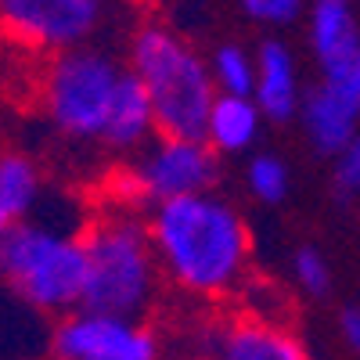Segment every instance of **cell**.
Instances as JSON below:
<instances>
[{"label":"cell","instance_id":"6da1fadb","mask_svg":"<svg viewBox=\"0 0 360 360\" xmlns=\"http://www.w3.org/2000/svg\"><path fill=\"white\" fill-rule=\"evenodd\" d=\"M148 234L162 278L195 299H227L252 266V231L217 188L152 205Z\"/></svg>","mask_w":360,"mask_h":360},{"label":"cell","instance_id":"7a4b0ae2","mask_svg":"<svg viewBox=\"0 0 360 360\" xmlns=\"http://www.w3.org/2000/svg\"><path fill=\"white\" fill-rule=\"evenodd\" d=\"M127 65L148 90L159 134H173V137L205 134L209 108L220 94L213 72H209V58H202L169 25L144 22L130 33Z\"/></svg>","mask_w":360,"mask_h":360},{"label":"cell","instance_id":"3957f363","mask_svg":"<svg viewBox=\"0 0 360 360\" xmlns=\"http://www.w3.org/2000/svg\"><path fill=\"white\" fill-rule=\"evenodd\" d=\"M127 76V58L101 44L51 54L40 76V112L47 127L69 144L101 148Z\"/></svg>","mask_w":360,"mask_h":360},{"label":"cell","instance_id":"277c9868","mask_svg":"<svg viewBox=\"0 0 360 360\" xmlns=\"http://www.w3.org/2000/svg\"><path fill=\"white\" fill-rule=\"evenodd\" d=\"M86 245V288L83 307L101 314L141 317L155 303L159 292V259L152 249L148 220L130 209H112L83 231Z\"/></svg>","mask_w":360,"mask_h":360},{"label":"cell","instance_id":"5b68a950","mask_svg":"<svg viewBox=\"0 0 360 360\" xmlns=\"http://www.w3.org/2000/svg\"><path fill=\"white\" fill-rule=\"evenodd\" d=\"M0 278L40 314H69L83 307L86 245L83 234L51 220H18L0 238Z\"/></svg>","mask_w":360,"mask_h":360},{"label":"cell","instance_id":"8992f818","mask_svg":"<svg viewBox=\"0 0 360 360\" xmlns=\"http://www.w3.org/2000/svg\"><path fill=\"white\" fill-rule=\"evenodd\" d=\"M220 180V155L205 137L155 134L123 169V195L137 205H159L198 191H213Z\"/></svg>","mask_w":360,"mask_h":360},{"label":"cell","instance_id":"52a82bcc","mask_svg":"<svg viewBox=\"0 0 360 360\" xmlns=\"http://www.w3.org/2000/svg\"><path fill=\"white\" fill-rule=\"evenodd\" d=\"M112 18V0H0V33L29 51L94 44Z\"/></svg>","mask_w":360,"mask_h":360},{"label":"cell","instance_id":"ba28073f","mask_svg":"<svg viewBox=\"0 0 360 360\" xmlns=\"http://www.w3.org/2000/svg\"><path fill=\"white\" fill-rule=\"evenodd\" d=\"M54 360H162V339L141 317L76 307L58 317Z\"/></svg>","mask_w":360,"mask_h":360},{"label":"cell","instance_id":"9c48e42d","mask_svg":"<svg viewBox=\"0 0 360 360\" xmlns=\"http://www.w3.org/2000/svg\"><path fill=\"white\" fill-rule=\"evenodd\" d=\"M209 360H310L303 339L285 321L263 310L224 321L205 342Z\"/></svg>","mask_w":360,"mask_h":360},{"label":"cell","instance_id":"30bf717a","mask_svg":"<svg viewBox=\"0 0 360 360\" xmlns=\"http://www.w3.org/2000/svg\"><path fill=\"white\" fill-rule=\"evenodd\" d=\"M303 79H299L295 51L281 37H266L256 47V90L252 98L263 108L266 123H288L303 105Z\"/></svg>","mask_w":360,"mask_h":360},{"label":"cell","instance_id":"8fae6325","mask_svg":"<svg viewBox=\"0 0 360 360\" xmlns=\"http://www.w3.org/2000/svg\"><path fill=\"white\" fill-rule=\"evenodd\" d=\"M295 119H299L303 137H307V144L314 148V152L324 155V159H335L342 148L356 137L360 112L321 79V83L303 90V105H299Z\"/></svg>","mask_w":360,"mask_h":360},{"label":"cell","instance_id":"7c38bea8","mask_svg":"<svg viewBox=\"0 0 360 360\" xmlns=\"http://www.w3.org/2000/svg\"><path fill=\"white\" fill-rule=\"evenodd\" d=\"M307 37L321 72L349 62L360 47V22L353 11V0H310Z\"/></svg>","mask_w":360,"mask_h":360},{"label":"cell","instance_id":"4fadbf2b","mask_svg":"<svg viewBox=\"0 0 360 360\" xmlns=\"http://www.w3.org/2000/svg\"><path fill=\"white\" fill-rule=\"evenodd\" d=\"M266 115L256 105V98L245 94H217L213 108L205 119V141L209 148L224 159V155H252V148L259 144Z\"/></svg>","mask_w":360,"mask_h":360},{"label":"cell","instance_id":"5bb4252c","mask_svg":"<svg viewBox=\"0 0 360 360\" xmlns=\"http://www.w3.org/2000/svg\"><path fill=\"white\" fill-rule=\"evenodd\" d=\"M44 198V173L33 155L8 148L0 152V238L18 220H29Z\"/></svg>","mask_w":360,"mask_h":360},{"label":"cell","instance_id":"9a60e30c","mask_svg":"<svg viewBox=\"0 0 360 360\" xmlns=\"http://www.w3.org/2000/svg\"><path fill=\"white\" fill-rule=\"evenodd\" d=\"M209 72L220 94H245L252 98L256 90V51L242 44H220L209 54Z\"/></svg>","mask_w":360,"mask_h":360},{"label":"cell","instance_id":"2e32d148","mask_svg":"<svg viewBox=\"0 0 360 360\" xmlns=\"http://www.w3.org/2000/svg\"><path fill=\"white\" fill-rule=\"evenodd\" d=\"M245 188L263 205L285 202L288 191H292V173H288L285 159L274 155V152H252L249 162H245Z\"/></svg>","mask_w":360,"mask_h":360},{"label":"cell","instance_id":"e0dca14e","mask_svg":"<svg viewBox=\"0 0 360 360\" xmlns=\"http://www.w3.org/2000/svg\"><path fill=\"white\" fill-rule=\"evenodd\" d=\"M292 278L307 295H328V288H332V266H328L321 249L303 245L292 256Z\"/></svg>","mask_w":360,"mask_h":360},{"label":"cell","instance_id":"ac0fdd59","mask_svg":"<svg viewBox=\"0 0 360 360\" xmlns=\"http://www.w3.org/2000/svg\"><path fill=\"white\" fill-rule=\"evenodd\" d=\"M249 22L263 29H288L307 15V0H238Z\"/></svg>","mask_w":360,"mask_h":360},{"label":"cell","instance_id":"d6986e66","mask_svg":"<svg viewBox=\"0 0 360 360\" xmlns=\"http://www.w3.org/2000/svg\"><path fill=\"white\" fill-rule=\"evenodd\" d=\"M332 184H335L339 198H360V134L335 155Z\"/></svg>","mask_w":360,"mask_h":360},{"label":"cell","instance_id":"ffe728a7","mask_svg":"<svg viewBox=\"0 0 360 360\" xmlns=\"http://www.w3.org/2000/svg\"><path fill=\"white\" fill-rule=\"evenodd\" d=\"M321 79L332 86L335 94H342V98L360 112V47H356V54L349 58V62H342V65H335V69L321 72Z\"/></svg>","mask_w":360,"mask_h":360},{"label":"cell","instance_id":"44dd1931","mask_svg":"<svg viewBox=\"0 0 360 360\" xmlns=\"http://www.w3.org/2000/svg\"><path fill=\"white\" fill-rule=\"evenodd\" d=\"M339 332H342V342L353 353H360V307H346L339 314Z\"/></svg>","mask_w":360,"mask_h":360}]
</instances>
